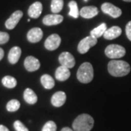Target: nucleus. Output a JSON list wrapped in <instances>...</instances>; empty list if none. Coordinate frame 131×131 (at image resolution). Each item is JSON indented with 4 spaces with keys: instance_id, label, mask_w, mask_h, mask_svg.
I'll return each mask as SVG.
<instances>
[{
    "instance_id": "f257e3e1",
    "label": "nucleus",
    "mask_w": 131,
    "mask_h": 131,
    "mask_svg": "<svg viewBox=\"0 0 131 131\" xmlns=\"http://www.w3.org/2000/svg\"><path fill=\"white\" fill-rule=\"evenodd\" d=\"M108 71L109 74L116 77H121L127 75L130 71V66L126 61L113 60L108 64Z\"/></svg>"
},
{
    "instance_id": "f03ea898",
    "label": "nucleus",
    "mask_w": 131,
    "mask_h": 131,
    "mask_svg": "<svg viewBox=\"0 0 131 131\" xmlns=\"http://www.w3.org/2000/svg\"><path fill=\"white\" fill-rule=\"evenodd\" d=\"M94 125V119L89 114H80L74 119L72 127L74 131H90Z\"/></svg>"
},
{
    "instance_id": "c756f323",
    "label": "nucleus",
    "mask_w": 131,
    "mask_h": 131,
    "mask_svg": "<svg viewBox=\"0 0 131 131\" xmlns=\"http://www.w3.org/2000/svg\"><path fill=\"white\" fill-rule=\"evenodd\" d=\"M0 131H9V129L5 127V125H0Z\"/></svg>"
},
{
    "instance_id": "4468645a",
    "label": "nucleus",
    "mask_w": 131,
    "mask_h": 131,
    "mask_svg": "<svg viewBox=\"0 0 131 131\" xmlns=\"http://www.w3.org/2000/svg\"><path fill=\"white\" fill-rule=\"evenodd\" d=\"M42 12V5L39 2H36L33 3L32 5L29 7L28 10V14L29 17L31 18H38Z\"/></svg>"
},
{
    "instance_id": "aec40b11",
    "label": "nucleus",
    "mask_w": 131,
    "mask_h": 131,
    "mask_svg": "<svg viewBox=\"0 0 131 131\" xmlns=\"http://www.w3.org/2000/svg\"><path fill=\"white\" fill-rule=\"evenodd\" d=\"M107 30V26L106 24L105 23H103L101 25H99L98 27L93 28L91 31H90V36L93 37L100 38L101 37L103 36L104 33L106 32V31Z\"/></svg>"
},
{
    "instance_id": "9d476101",
    "label": "nucleus",
    "mask_w": 131,
    "mask_h": 131,
    "mask_svg": "<svg viewBox=\"0 0 131 131\" xmlns=\"http://www.w3.org/2000/svg\"><path fill=\"white\" fill-rule=\"evenodd\" d=\"M63 20V17L58 14L47 15L42 20L43 24L45 26H56L60 24Z\"/></svg>"
},
{
    "instance_id": "7ed1b4c3",
    "label": "nucleus",
    "mask_w": 131,
    "mask_h": 131,
    "mask_svg": "<svg viewBox=\"0 0 131 131\" xmlns=\"http://www.w3.org/2000/svg\"><path fill=\"white\" fill-rule=\"evenodd\" d=\"M93 68L91 63L88 62L83 63L77 71V77L80 82L87 84L90 82L93 79Z\"/></svg>"
},
{
    "instance_id": "a878e982",
    "label": "nucleus",
    "mask_w": 131,
    "mask_h": 131,
    "mask_svg": "<svg viewBox=\"0 0 131 131\" xmlns=\"http://www.w3.org/2000/svg\"><path fill=\"white\" fill-rule=\"evenodd\" d=\"M56 124L53 121H48L42 127V131H56Z\"/></svg>"
},
{
    "instance_id": "6ab92c4d",
    "label": "nucleus",
    "mask_w": 131,
    "mask_h": 131,
    "mask_svg": "<svg viewBox=\"0 0 131 131\" xmlns=\"http://www.w3.org/2000/svg\"><path fill=\"white\" fill-rule=\"evenodd\" d=\"M24 98L25 101L28 104H35L37 102V95L30 88H26L24 93Z\"/></svg>"
},
{
    "instance_id": "ddd939ff",
    "label": "nucleus",
    "mask_w": 131,
    "mask_h": 131,
    "mask_svg": "<svg viewBox=\"0 0 131 131\" xmlns=\"http://www.w3.org/2000/svg\"><path fill=\"white\" fill-rule=\"evenodd\" d=\"M98 14V9L95 6H86L80 9V15L84 18H92Z\"/></svg>"
},
{
    "instance_id": "473e14b6",
    "label": "nucleus",
    "mask_w": 131,
    "mask_h": 131,
    "mask_svg": "<svg viewBox=\"0 0 131 131\" xmlns=\"http://www.w3.org/2000/svg\"><path fill=\"white\" fill-rule=\"evenodd\" d=\"M123 1H125L126 2H131V0H123Z\"/></svg>"
},
{
    "instance_id": "5701e85b",
    "label": "nucleus",
    "mask_w": 131,
    "mask_h": 131,
    "mask_svg": "<svg viewBox=\"0 0 131 131\" xmlns=\"http://www.w3.org/2000/svg\"><path fill=\"white\" fill-rule=\"evenodd\" d=\"M63 7V0H52L51 11L53 14L60 13Z\"/></svg>"
},
{
    "instance_id": "20e7f679",
    "label": "nucleus",
    "mask_w": 131,
    "mask_h": 131,
    "mask_svg": "<svg viewBox=\"0 0 131 131\" xmlns=\"http://www.w3.org/2000/svg\"><path fill=\"white\" fill-rule=\"evenodd\" d=\"M126 50L125 47L119 45H110L105 50L106 56L111 59H117L125 56Z\"/></svg>"
},
{
    "instance_id": "7c9ffc66",
    "label": "nucleus",
    "mask_w": 131,
    "mask_h": 131,
    "mask_svg": "<svg viewBox=\"0 0 131 131\" xmlns=\"http://www.w3.org/2000/svg\"><path fill=\"white\" fill-rule=\"evenodd\" d=\"M4 55H5V52H4V50H3V49L2 48H1L0 47V61L3 58V57H4Z\"/></svg>"
},
{
    "instance_id": "dca6fc26",
    "label": "nucleus",
    "mask_w": 131,
    "mask_h": 131,
    "mask_svg": "<svg viewBox=\"0 0 131 131\" xmlns=\"http://www.w3.org/2000/svg\"><path fill=\"white\" fill-rule=\"evenodd\" d=\"M122 34V29L119 26H112L107 28L106 32L103 34V37L108 40H112L119 37Z\"/></svg>"
},
{
    "instance_id": "cd10ccee",
    "label": "nucleus",
    "mask_w": 131,
    "mask_h": 131,
    "mask_svg": "<svg viewBox=\"0 0 131 131\" xmlns=\"http://www.w3.org/2000/svg\"><path fill=\"white\" fill-rule=\"evenodd\" d=\"M9 36L7 32L0 31V45H4L9 41Z\"/></svg>"
},
{
    "instance_id": "f3484780",
    "label": "nucleus",
    "mask_w": 131,
    "mask_h": 131,
    "mask_svg": "<svg viewBox=\"0 0 131 131\" xmlns=\"http://www.w3.org/2000/svg\"><path fill=\"white\" fill-rule=\"evenodd\" d=\"M71 73L69 69L63 66H60L56 71V78L58 81H65L70 77Z\"/></svg>"
},
{
    "instance_id": "9b49d317",
    "label": "nucleus",
    "mask_w": 131,
    "mask_h": 131,
    "mask_svg": "<svg viewBox=\"0 0 131 131\" xmlns=\"http://www.w3.org/2000/svg\"><path fill=\"white\" fill-rule=\"evenodd\" d=\"M24 66L28 71H35L38 70L40 67L39 61L35 57L28 56L24 61Z\"/></svg>"
},
{
    "instance_id": "39448f33",
    "label": "nucleus",
    "mask_w": 131,
    "mask_h": 131,
    "mask_svg": "<svg viewBox=\"0 0 131 131\" xmlns=\"http://www.w3.org/2000/svg\"><path fill=\"white\" fill-rule=\"evenodd\" d=\"M97 42H98V40L96 38L90 35L88 37L82 39L80 41L77 47L78 52L81 54H84L87 52H88L91 47L95 46L97 44Z\"/></svg>"
},
{
    "instance_id": "c85d7f7f",
    "label": "nucleus",
    "mask_w": 131,
    "mask_h": 131,
    "mask_svg": "<svg viewBox=\"0 0 131 131\" xmlns=\"http://www.w3.org/2000/svg\"><path fill=\"white\" fill-rule=\"evenodd\" d=\"M125 32L127 39L131 41V21H129L125 27Z\"/></svg>"
},
{
    "instance_id": "4be33fe9",
    "label": "nucleus",
    "mask_w": 131,
    "mask_h": 131,
    "mask_svg": "<svg viewBox=\"0 0 131 131\" xmlns=\"http://www.w3.org/2000/svg\"><path fill=\"white\" fill-rule=\"evenodd\" d=\"M2 83L7 88H14L17 85V80L13 77L5 76L2 80Z\"/></svg>"
},
{
    "instance_id": "f8f14e48",
    "label": "nucleus",
    "mask_w": 131,
    "mask_h": 131,
    "mask_svg": "<svg viewBox=\"0 0 131 131\" xmlns=\"http://www.w3.org/2000/svg\"><path fill=\"white\" fill-rule=\"evenodd\" d=\"M43 37V31L40 28H33L28 31L27 39L31 43L39 42Z\"/></svg>"
},
{
    "instance_id": "2eb2a0df",
    "label": "nucleus",
    "mask_w": 131,
    "mask_h": 131,
    "mask_svg": "<svg viewBox=\"0 0 131 131\" xmlns=\"http://www.w3.org/2000/svg\"><path fill=\"white\" fill-rule=\"evenodd\" d=\"M66 101V95L63 91H58L54 94L51 98L52 104L56 107H61Z\"/></svg>"
},
{
    "instance_id": "1a4fd4ad",
    "label": "nucleus",
    "mask_w": 131,
    "mask_h": 131,
    "mask_svg": "<svg viewBox=\"0 0 131 131\" xmlns=\"http://www.w3.org/2000/svg\"><path fill=\"white\" fill-rule=\"evenodd\" d=\"M23 12L20 10L15 11L9 18L7 19L5 22V26L7 29H13L18 25L20 20L23 17Z\"/></svg>"
},
{
    "instance_id": "72a5a7b5",
    "label": "nucleus",
    "mask_w": 131,
    "mask_h": 131,
    "mask_svg": "<svg viewBox=\"0 0 131 131\" xmlns=\"http://www.w3.org/2000/svg\"><path fill=\"white\" fill-rule=\"evenodd\" d=\"M84 1H85V2H87V1H88V0H84Z\"/></svg>"
},
{
    "instance_id": "a211bd4d",
    "label": "nucleus",
    "mask_w": 131,
    "mask_h": 131,
    "mask_svg": "<svg viewBox=\"0 0 131 131\" xmlns=\"http://www.w3.org/2000/svg\"><path fill=\"white\" fill-rule=\"evenodd\" d=\"M21 56V49L19 47H13L10 49L8 54V61L12 64H15Z\"/></svg>"
},
{
    "instance_id": "bb28decb",
    "label": "nucleus",
    "mask_w": 131,
    "mask_h": 131,
    "mask_svg": "<svg viewBox=\"0 0 131 131\" xmlns=\"http://www.w3.org/2000/svg\"><path fill=\"white\" fill-rule=\"evenodd\" d=\"M13 125H14L15 129L16 131H28V128L19 120L15 121Z\"/></svg>"
},
{
    "instance_id": "423d86ee",
    "label": "nucleus",
    "mask_w": 131,
    "mask_h": 131,
    "mask_svg": "<svg viewBox=\"0 0 131 131\" xmlns=\"http://www.w3.org/2000/svg\"><path fill=\"white\" fill-rule=\"evenodd\" d=\"M101 10L103 13L107 14L114 18H119L122 15V10L109 2H105L101 5Z\"/></svg>"
},
{
    "instance_id": "412c9836",
    "label": "nucleus",
    "mask_w": 131,
    "mask_h": 131,
    "mask_svg": "<svg viewBox=\"0 0 131 131\" xmlns=\"http://www.w3.org/2000/svg\"><path fill=\"white\" fill-rule=\"evenodd\" d=\"M41 83L43 87L47 90L52 89L55 86V81L50 75L44 74L41 77Z\"/></svg>"
},
{
    "instance_id": "2f4dec72",
    "label": "nucleus",
    "mask_w": 131,
    "mask_h": 131,
    "mask_svg": "<svg viewBox=\"0 0 131 131\" xmlns=\"http://www.w3.org/2000/svg\"><path fill=\"white\" fill-rule=\"evenodd\" d=\"M61 131H73V130H71V128L68 127H63Z\"/></svg>"
},
{
    "instance_id": "393cba45",
    "label": "nucleus",
    "mask_w": 131,
    "mask_h": 131,
    "mask_svg": "<svg viewBox=\"0 0 131 131\" xmlns=\"http://www.w3.org/2000/svg\"><path fill=\"white\" fill-rule=\"evenodd\" d=\"M20 106V103L18 100L16 99H13L11 101H9V102L7 104V110L10 112H16L19 109V108Z\"/></svg>"
},
{
    "instance_id": "b1692460",
    "label": "nucleus",
    "mask_w": 131,
    "mask_h": 131,
    "mask_svg": "<svg viewBox=\"0 0 131 131\" xmlns=\"http://www.w3.org/2000/svg\"><path fill=\"white\" fill-rule=\"evenodd\" d=\"M69 8H70V11H69V15L70 16H71V17L74 18H78V17H79V15H80V11H79V9H78L77 3L75 1L72 0V1L69 2Z\"/></svg>"
},
{
    "instance_id": "6e6552de",
    "label": "nucleus",
    "mask_w": 131,
    "mask_h": 131,
    "mask_svg": "<svg viewBox=\"0 0 131 131\" xmlns=\"http://www.w3.org/2000/svg\"><path fill=\"white\" fill-rule=\"evenodd\" d=\"M58 61L61 66H63L68 69H71L75 66V59L74 56L69 52H63L59 56Z\"/></svg>"
},
{
    "instance_id": "0eeeda50",
    "label": "nucleus",
    "mask_w": 131,
    "mask_h": 131,
    "mask_svg": "<svg viewBox=\"0 0 131 131\" xmlns=\"http://www.w3.org/2000/svg\"><path fill=\"white\" fill-rule=\"evenodd\" d=\"M61 42V39L60 36L56 34H51L50 36H49L47 38V39L45 40V47L48 50L52 51V50H56L57 48L60 46Z\"/></svg>"
}]
</instances>
